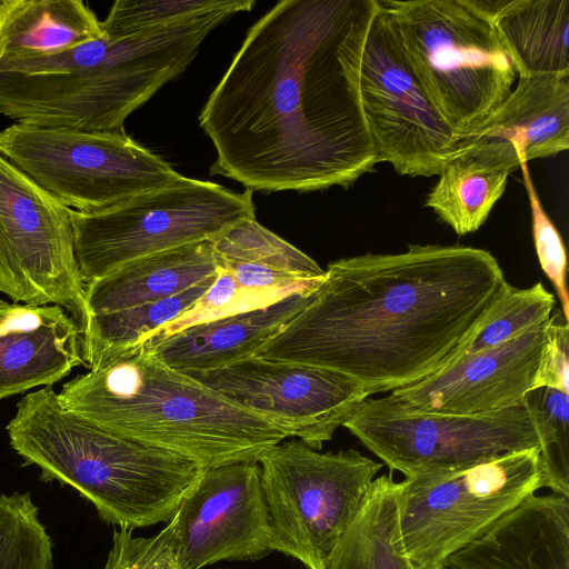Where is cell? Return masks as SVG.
Segmentation results:
<instances>
[{
	"label": "cell",
	"instance_id": "ba28073f",
	"mask_svg": "<svg viewBox=\"0 0 569 569\" xmlns=\"http://www.w3.org/2000/svg\"><path fill=\"white\" fill-rule=\"evenodd\" d=\"M272 551L323 566L382 468L355 449L321 453L300 440L258 457Z\"/></svg>",
	"mask_w": 569,
	"mask_h": 569
},
{
	"label": "cell",
	"instance_id": "603a6c76",
	"mask_svg": "<svg viewBox=\"0 0 569 569\" xmlns=\"http://www.w3.org/2000/svg\"><path fill=\"white\" fill-rule=\"evenodd\" d=\"M492 24L519 77L569 74V0H508Z\"/></svg>",
	"mask_w": 569,
	"mask_h": 569
},
{
	"label": "cell",
	"instance_id": "7a4b0ae2",
	"mask_svg": "<svg viewBox=\"0 0 569 569\" xmlns=\"http://www.w3.org/2000/svg\"><path fill=\"white\" fill-rule=\"evenodd\" d=\"M309 303L254 357L321 367L367 395L455 363L510 284L487 250L410 244L328 264Z\"/></svg>",
	"mask_w": 569,
	"mask_h": 569
},
{
	"label": "cell",
	"instance_id": "d4e9b609",
	"mask_svg": "<svg viewBox=\"0 0 569 569\" xmlns=\"http://www.w3.org/2000/svg\"><path fill=\"white\" fill-rule=\"evenodd\" d=\"M511 172L468 156L450 159L425 206L459 236L477 231L502 196Z\"/></svg>",
	"mask_w": 569,
	"mask_h": 569
},
{
	"label": "cell",
	"instance_id": "3957f363",
	"mask_svg": "<svg viewBox=\"0 0 569 569\" xmlns=\"http://www.w3.org/2000/svg\"><path fill=\"white\" fill-rule=\"evenodd\" d=\"M70 411L196 461L201 468L258 459L288 435L140 347L67 381Z\"/></svg>",
	"mask_w": 569,
	"mask_h": 569
},
{
	"label": "cell",
	"instance_id": "4dcf8cb0",
	"mask_svg": "<svg viewBox=\"0 0 569 569\" xmlns=\"http://www.w3.org/2000/svg\"><path fill=\"white\" fill-rule=\"evenodd\" d=\"M238 0H118L101 21L103 36L119 40L234 6Z\"/></svg>",
	"mask_w": 569,
	"mask_h": 569
},
{
	"label": "cell",
	"instance_id": "7402d4cb",
	"mask_svg": "<svg viewBox=\"0 0 569 569\" xmlns=\"http://www.w3.org/2000/svg\"><path fill=\"white\" fill-rule=\"evenodd\" d=\"M102 36L101 21L83 1H0V61L46 57Z\"/></svg>",
	"mask_w": 569,
	"mask_h": 569
},
{
	"label": "cell",
	"instance_id": "4316f807",
	"mask_svg": "<svg viewBox=\"0 0 569 569\" xmlns=\"http://www.w3.org/2000/svg\"><path fill=\"white\" fill-rule=\"evenodd\" d=\"M212 247L217 267L247 261L306 279H322L326 274L313 259L262 227L256 218L232 226L212 239Z\"/></svg>",
	"mask_w": 569,
	"mask_h": 569
},
{
	"label": "cell",
	"instance_id": "5bb4252c",
	"mask_svg": "<svg viewBox=\"0 0 569 569\" xmlns=\"http://www.w3.org/2000/svg\"><path fill=\"white\" fill-rule=\"evenodd\" d=\"M183 373L315 450L331 440L369 397L345 373L254 356L220 369Z\"/></svg>",
	"mask_w": 569,
	"mask_h": 569
},
{
	"label": "cell",
	"instance_id": "d6986e66",
	"mask_svg": "<svg viewBox=\"0 0 569 569\" xmlns=\"http://www.w3.org/2000/svg\"><path fill=\"white\" fill-rule=\"evenodd\" d=\"M440 569H569V497H526Z\"/></svg>",
	"mask_w": 569,
	"mask_h": 569
},
{
	"label": "cell",
	"instance_id": "2e32d148",
	"mask_svg": "<svg viewBox=\"0 0 569 569\" xmlns=\"http://www.w3.org/2000/svg\"><path fill=\"white\" fill-rule=\"evenodd\" d=\"M547 322L495 348L460 358L386 398L409 412L472 416L520 403L529 392Z\"/></svg>",
	"mask_w": 569,
	"mask_h": 569
},
{
	"label": "cell",
	"instance_id": "277c9868",
	"mask_svg": "<svg viewBox=\"0 0 569 569\" xmlns=\"http://www.w3.org/2000/svg\"><path fill=\"white\" fill-rule=\"evenodd\" d=\"M7 431L41 480L71 486L101 520L130 530L170 522L203 469L68 410L51 386L20 399Z\"/></svg>",
	"mask_w": 569,
	"mask_h": 569
},
{
	"label": "cell",
	"instance_id": "9a60e30c",
	"mask_svg": "<svg viewBox=\"0 0 569 569\" xmlns=\"http://www.w3.org/2000/svg\"><path fill=\"white\" fill-rule=\"evenodd\" d=\"M172 521L180 569L272 552L258 460L203 468Z\"/></svg>",
	"mask_w": 569,
	"mask_h": 569
},
{
	"label": "cell",
	"instance_id": "44dd1931",
	"mask_svg": "<svg viewBox=\"0 0 569 569\" xmlns=\"http://www.w3.org/2000/svg\"><path fill=\"white\" fill-rule=\"evenodd\" d=\"M217 273L212 240L197 241L132 260L86 283L82 322L87 317L174 296Z\"/></svg>",
	"mask_w": 569,
	"mask_h": 569
},
{
	"label": "cell",
	"instance_id": "83f0119b",
	"mask_svg": "<svg viewBox=\"0 0 569 569\" xmlns=\"http://www.w3.org/2000/svg\"><path fill=\"white\" fill-rule=\"evenodd\" d=\"M52 568V540L30 495H0V569Z\"/></svg>",
	"mask_w": 569,
	"mask_h": 569
},
{
	"label": "cell",
	"instance_id": "484cf974",
	"mask_svg": "<svg viewBox=\"0 0 569 569\" xmlns=\"http://www.w3.org/2000/svg\"><path fill=\"white\" fill-rule=\"evenodd\" d=\"M216 276L161 300L87 317L82 322L84 366L91 369L139 346L154 330L188 310L210 287Z\"/></svg>",
	"mask_w": 569,
	"mask_h": 569
},
{
	"label": "cell",
	"instance_id": "52a82bcc",
	"mask_svg": "<svg viewBox=\"0 0 569 569\" xmlns=\"http://www.w3.org/2000/svg\"><path fill=\"white\" fill-rule=\"evenodd\" d=\"M252 191L182 176L178 181L96 212L72 210L74 252L84 283L132 260L212 240L256 218Z\"/></svg>",
	"mask_w": 569,
	"mask_h": 569
},
{
	"label": "cell",
	"instance_id": "e575fe53",
	"mask_svg": "<svg viewBox=\"0 0 569 569\" xmlns=\"http://www.w3.org/2000/svg\"><path fill=\"white\" fill-rule=\"evenodd\" d=\"M550 388L569 395V326L561 310L548 319L545 342L530 390Z\"/></svg>",
	"mask_w": 569,
	"mask_h": 569
},
{
	"label": "cell",
	"instance_id": "ac0fdd59",
	"mask_svg": "<svg viewBox=\"0 0 569 569\" xmlns=\"http://www.w3.org/2000/svg\"><path fill=\"white\" fill-rule=\"evenodd\" d=\"M81 365L82 327L66 309L0 299V399L52 386Z\"/></svg>",
	"mask_w": 569,
	"mask_h": 569
},
{
	"label": "cell",
	"instance_id": "d6a6232c",
	"mask_svg": "<svg viewBox=\"0 0 569 569\" xmlns=\"http://www.w3.org/2000/svg\"><path fill=\"white\" fill-rule=\"evenodd\" d=\"M104 569H180L173 521L152 537H133L132 530L119 527Z\"/></svg>",
	"mask_w": 569,
	"mask_h": 569
},
{
	"label": "cell",
	"instance_id": "e0dca14e",
	"mask_svg": "<svg viewBox=\"0 0 569 569\" xmlns=\"http://www.w3.org/2000/svg\"><path fill=\"white\" fill-rule=\"evenodd\" d=\"M569 148V74L519 77L486 118L456 133L451 158L468 156L510 172Z\"/></svg>",
	"mask_w": 569,
	"mask_h": 569
},
{
	"label": "cell",
	"instance_id": "f1b7e54d",
	"mask_svg": "<svg viewBox=\"0 0 569 569\" xmlns=\"http://www.w3.org/2000/svg\"><path fill=\"white\" fill-rule=\"evenodd\" d=\"M525 400L539 435L541 488L569 497V395L539 388Z\"/></svg>",
	"mask_w": 569,
	"mask_h": 569
},
{
	"label": "cell",
	"instance_id": "7c38bea8",
	"mask_svg": "<svg viewBox=\"0 0 569 569\" xmlns=\"http://www.w3.org/2000/svg\"><path fill=\"white\" fill-rule=\"evenodd\" d=\"M84 287L72 210L0 153V292L60 306L81 325Z\"/></svg>",
	"mask_w": 569,
	"mask_h": 569
},
{
	"label": "cell",
	"instance_id": "f546056e",
	"mask_svg": "<svg viewBox=\"0 0 569 569\" xmlns=\"http://www.w3.org/2000/svg\"><path fill=\"white\" fill-rule=\"evenodd\" d=\"M555 303V296L541 282L526 289L510 284L487 320L462 349L457 361L462 357L500 346L546 322L552 313Z\"/></svg>",
	"mask_w": 569,
	"mask_h": 569
},
{
	"label": "cell",
	"instance_id": "8fae6325",
	"mask_svg": "<svg viewBox=\"0 0 569 569\" xmlns=\"http://www.w3.org/2000/svg\"><path fill=\"white\" fill-rule=\"evenodd\" d=\"M343 427L406 478L540 448L537 425L525 399L501 410L459 416L403 411L386 397H367Z\"/></svg>",
	"mask_w": 569,
	"mask_h": 569
},
{
	"label": "cell",
	"instance_id": "cb8c5ba5",
	"mask_svg": "<svg viewBox=\"0 0 569 569\" xmlns=\"http://www.w3.org/2000/svg\"><path fill=\"white\" fill-rule=\"evenodd\" d=\"M400 489L391 475L372 481L323 569H416L400 536Z\"/></svg>",
	"mask_w": 569,
	"mask_h": 569
},
{
	"label": "cell",
	"instance_id": "1f68e13d",
	"mask_svg": "<svg viewBox=\"0 0 569 569\" xmlns=\"http://www.w3.org/2000/svg\"><path fill=\"white\" fill-rule=\"evenodd\" d=\"M268 306L270 305L243 290L231 272L218 268L213 282L188 310L154 330L137 347L159 342L194 325Z\"/></svg>",
	"mask_w": 569,
	"mask_h": 569
},
{
	"label": "cell",
	"instance_id": "9c48e42d",
	"mask_svg": "<svg viewBox=\"0 0 569 569\" xmlns=\"http://www.w3.org/2000/svg\"><path fill=\"white\" fill-rule=\"evenodd\" d=\"M539 452V447L510 451L401 481L400 536L413 567L440 569L450 555L541 489Z\"/></svg>",
	"mask_w": 569,
	"mask_h": 569
},
{
	"label": "cell",
	"instance_id": "836d02e7",
	"mask_svg": "<svg viewBox=\"0 0 569 569\" xmlns=\"http://www.w3.org/2000/svg\"><path fill=\"white\" fill-rule=\"evenodd\" d=\"M520 169L530 202L532 234L539 263L552 282L560 299L561 312L569 321V295L566 284L567 256L563 241L541 206L527 162L522 163Z\"/></svg>",
	"mask_w": 569,
	"mask_h": 569
},
{
	"label": "cell",
	"instance_id": "30bf717a",
	"mask_svg": "<svg viewBox=\"0 0 569 569\" xmlns=\"http://www.w3.org/2000/svg\"><path fill=\"white\" fill-rule=\"evenodd\" d=\"M0 153L62 204L83 213L110 208L182 177L124 131L14 123L0 131Z\"/></svg>",
	"mask_w": 569,
	"mask_h": 569
},
{
	"label": "cell",
	"instance_id": "6da1fadb",
	"mask_svg": "<svg viewBox=\"0 0 569 569\" xmlns=\"http://www.w3.org/2000/svg\"><path fill=\"white\" fill-rule=\"evenodd\" d=\"M378 0H283L248 31L199 124L250 191L348 188L379 162L359 68Z\"/></svg>",
	"mask_w": 569,
	"mask_h": 569
},
{
	"label": "cell",
	"instance_id": "8992f818",
	"mask_svg": "<svg viewBox=\"0 0 569 569\" xmlns=\"http://www.w3.org/2000/svg\"><path fill=\"white\" fill-rule=\"evenodd\" d=\"M380 2L425 92L456 133L510 94L513 66L492 22L466 0Z\"/></svg>",
	"mask_w": 569,
	"mask_h": 569
},
{
	"label": "cell",
	"instance_id": "ffe728a7",
	"mask_svg": "<svg viewBox=\"0 0 569 569\" xmlns=\"http://www.w3.org/2000/svg\"><path fill=\"white\" fill-rule=\"evenodd\" d=\"M315 291L296 293L264 308L194 325L140 348L181 372L220 369L256 356L309 303Z\"/></svg>",
	"mask_w": 569,
	"mask_h": 569
},
{
	"label": "cell",
	"instance_id": "4fadbf2b",
	"mask_svg": "<svg viewBox=\"0 0 569 569\" xmlns=\"http://www.w3.org/2000/svg\"><path fill=\"white\" fill-rule=\"evenodd\" d=\"M362 113L379 157L402 176L439 174L451 158L455 130L432 104L378 0L360 68Z\"/></svg>",
	"mask_w": 569,
	"mask_h": 569
},
{
	"label": "cell",
	"instance_id": "5b68a950",
	"mask_svg": "<svg viewBox=\"0 0 569 569\" xmlns=\"http://www.w3.org/2000/svg\"><path fill=\"white\" fill-rule=\"evenodd\" d=\"M186 69L166 29L106 36L54 54L0 61V113L16 123L121 132L128 116Z\"/></svg>",
	"mask_w": 569,
	"mask_h": 569
}]
</instances>
